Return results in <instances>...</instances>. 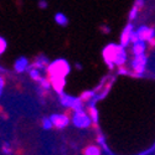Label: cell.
<instances>
[{"mask_svg":"<svg viewBox=\"0 0 155 155\" xmlns=\"http://www.w3.org/2000/svg\"><path fill=\"white\" fill-rule=\"evenodd\" d=\"M147 48H148V42H145L143 40H139V41L130 45V52L133 56L143 55V54H147Z\"/></svg>","mask_w":155,"mask_h":155,"instance_id":"obj_11","label":"cell"},{"mask_svg":"<svg viewBox=\"0 0 155 155\" xmlns=\"http://www.w3.org/2000/svg\"><path fill=\"white\" fill-rule=\"evenodd\" d=\"M2 151L4 153V155H11V153H12L11 145L9 143H4L3 147H2Z\"/></svg>","mask_w":155,"mask_h":155,"instance_id":"obj_22","label":"cell"},{"mask_svg":"<svg viewBox=\"0 0 155 155\" xmlns=\"http://www.w3.org/2000/svg\"><path fill=\"white\" fill-rule=\"evenodd\" d=\"M118 74H119V76H132L130 71H129L125 66H120V67H118Z\"/></svg>","mask_w":155,"mask_h":155,"instance_id":"obj_23","label":"cell"},{"mask_svg":"<svg viewBox=\"0 0 155 155\" xmlns=\"http://www.w3.org/2000/svg\"><path fill=\"white\" fill-rule=\"evenodd\" d=\"M41 124H42V128L45 130H50V129L54 128V124H52V120H51L50 117H46V118H42L41 120Z\"/></svg>","mask_w":155,"mask_h":155,"instance_id":"obj_20","label":"cell"},{"mask_svg":"<svg viewBox=\"0 0 155 155\" xmlns=\"http://www.w3.org/2000/svg\"><path fill=\"white\" fill-rule=\"evenodd\" d=\"M29 76H30V78L31 80H34L35 82H38V81H40L41 78H42V71H40V70H37V68H35V67H30L29 68Z\"/></svg>","mask_w":155,"mask_h":155,"instance_id":"obj_15","label":"cell"},{"mask_svg":"<svg viewBox=\"0 0 155 155\" xmlns=\"http://www.w3.org/2000/svg\"><path fill=\"white\" fill-rule=\"evenodd\" d=\"M133 5L141 10V9L144 8V5H145V0H134V4Z\"/></svg>","mask_w":155,"mask_h":155,"instance_id":"obj_26","label":"cell"},{"mask_svg":"<svg viewBox=\"0 0 155 155\" xmlns=\"http://www.w3.org/2000/svg\"><path fill=\"white\" fill-rule=\"evenodd\" d=\"M102 57L109 70H113L115 66H125V63L128 62L127 47L117 42H109L102 50Z\"/></svg>","mask_w":155,"mask_h":155,"instance_id":"obj_1","label":"cell"},{"mask_svg":"<svg viewBox=\"0 0 155 155\" xmlns=\"http://www.w3.org/2000/svg\"><path fill=\"white\" fill-rule=\"evenodd\" d=\"M135 31V25L133 21H128V24L123 28L119 37V44L123 45L124 47H129L132 45V36L133 32Z\"/></svg>","mask_w":155,"mask_h":155,"instance_id":"obj_7","label":"cell"},{"mask_svg":"<svg viewBox=\"0 0 155 155\" xmlns=\"http://www.w3.org/2000/svg\"><path fill=\"white\" fill-rule=\"evenodd\" d=\"M37 83H38V87H41L44 91H48L50 88H52V86H51V81H50V78H48V77H45V76H44L42 78L38 81Z\"/></svg>","mask_w":155,"mask_h":155,"instance_id":"obj_16","label":"cell"},{"mask_svg":"<svg viewBox=\"0 0 155 155\" xmlns=\"http://www.w3.org/2000/svg\"><path fill=\"white\" fill-rule=\"evenodd\" d=\"M37 6H38V9H41V10H46L48 8V2L47 0H38Z\"/></svg>","mask_w":155,"mask_h":155,"instance_id":"obj_25","label":"cell"},{"mask_svg":"<svg viewBox=\"0 0 155 155\" xmlns=\"http://www.w3.org/2000/svg\"><path fill=\"white\" fill-rule=\"evenodd\" d=\"M54 21L58 25V26H61V28H66V26H68V24H70L68 16L66 14H63V12H61V11H58V12H56V14H55Z\"/></svg>","mask_w":155,"mask_h":155,"instance_id":"obj_13","label":"cell"},{"mask_svg":"<svg viewBox=\"0 0 155 155\" xmlns=\"http://www.w3.org/2000/svg\"><path fill=\"white\" fill-rule=\"evenodd\" d=\"M88 114L91 115V118H92V122L94 125H98V120H99V117H98V110L97 108L93 106V107H89L88 108Z\"/></svg>","mask_w":155,"mask_h":155,"instance_id":"obj_18","label":"cell"},{"mask_svg":"<svg viewBox=\"0 0 155 155\" xmlns=\"http://www.w3.org/2000/svg\"><path fill=\"white\" fill-rule=\"evenodd\" d=\"M50 118H51V120H52L54 128H57V129H63V128H66L67 125H70V123H71V117L67 115L66 113L51 114Z\"/></svg>","mask_w":155,"mask_h":155,"instance_id":"obj_8","label":"cell"},{"mask_svg":"<svg viewBox=\"0 0 155 155\" xmlns=\"http://www.w3.org/2000/svg\"><path fill=\"white\" fill-rule=\"evenodd\" d=\"M46 72L48 77H64L66 78L71 72V64L66 58H55L54 61H50Z\"/></svg>","mask_w":155,"mask_h":155,"instance_id":"obj_2","label":"cell"},{"mask_svg":"<svg viewBox=\"0 0 155 155\" xmlns=\"http://www.w3.org/2000/svg\"><path fill=\"white\" fill-rule=\"evenodd\" d=\"M101 31H102L103 34L108 35V34H110V28L108 26L107 24H104V25H101Z\"/></svg>","mask_w":155,"mask_h":155,"instance_id":"obj_28","label":"cell"},{"mask_svg":"<svg viewBox=\"0 0 155 155\" xmlns=\"http://www.w3.org/2000/svg\"><path fill=\"white\" fill-rule=\"evenodd\" d=\"M72 115H71V123L78 129H87L89 128L93 122L91 115L88 114V112H86L84 109H80V110H72Z\"/></svg>","mask_w":155,"mask_h":155,"instance_id":"obj_3","label":"cell"},{"mask_svg":"<svg viewBox=\"0 0 155 155\" xmlns=\"http://www.w3.org/2000/svg\"><path fill=\"white\" fill-rule=\"evenodd\" d=\"M12 67H14V71L16 73H24V72L29 71V68L31 67V63H30V61H29L28 57L20 56V57H18L15 60L14 66H12Z\"/></svg>","mask_w":155,"mask_h":155,"instance_id":"obj_9","label":"cell"},{"mask_svg":"<svg viewBox=\"0 0 155 155\" xmlns=\"http://www.w3.org/2000/svg\"><path fill=\"white\" fill-rule=\"evenodd\" d=\"M58 99H60V104L64 108H70L72 110L84 109V102L81 99V97H74L63 92L58 94Z\"/></svg>","mask_w":155,"mask_h":155,"instance_id":"obj_4","label":"cell"},{"mask_svg":"<svg viewBox=\"0 0 155 155\" xmlns=\"http://www.w3.org/2000/svg\"><path fill=\"white\" fill-rule=\"evenodd\" d=\"M80 97L83 102H89L96 97V91H84Z\"/></svg>","mask_w":155,"mask_h":155,"instance_id":"obj_19","label":"cell"},{"mask_svg":"<svg viewBox=\"0 0 155 155\" xmlns=\"http://www.w3.org/2000/svg\"><path fill=\"white\" fill-rule=\"evenodd\" d=\"M4 88H5V78H4L3 74H0V96L3 94Z\"/></svg>","mask_w":155,"mask_h":155,"instance_id":"obj_27","label":"cell"},{"mask_svg":"<svg viewBox=\"0 0 155 155\" xmlns=\"http://www.w3.org/2000/svg\"><path fill=\"white\" fill-rule=\"evenodd\" d=\"M83 155H102V150L98 145H88L83 149Z\"/></svg>","mask_w":155,"mask_h":155,"instance_id":"obj_14","label":"cell"},{"mask_svg":"<svg viewBox=\"0 0 155 155\" xmlns=\"http://www.w3.org/2000/svg\"><path fill=\"white\" fill-rule=\"evenodd\" d=\"M74 68L78 70V71H81V70H82V64H81L80 62H76V63H74Z\"/></svg>","mask_w":155,"mask_h":155,"instance_id":"obj_29","label":"cell"},{"mask_svg":"<svg viewBox=\"0 0 155 155\" xmlns=\"http://www.w3.org/2000/svg\"><path fill=\"white\" fill-rule=\"evenodd\" d=\"M48 63H50V60L47 58V56L40 55V56H37L35 58V61L32 62L31 66L35 67V68H37V70H40V71H46Z\"/></svg>","mask_w":155,"mask_h":155,"instance_id":"obj_12","label":"cell"},{"mask_svg":"<svg viewBox=\"0 0 155 155\" xmlns=\"http://www.w3.org/2000/svg\"><path fill=\"white\" fill-rule=\"evenodd\" d=\"M6 47H8L6 40H5L3 36H0V56H2L5 52V51H6Z\"/></svg>","mask_w":155,"mask_h":155,"instance_id":"obj_21","label":"cell"},{"mask_svg":"<svg viewBox=\"0 0 155 155\" xmlns=\"http://www.w3.org/2000/svg\"><path fill=\"white\" fill-rule=\"evenodd\" d=\"M139 11H140V9H138L137 6H132V9L129 10V12H128V20L129 21H135L137 19H138V16H139Z\"/></svg>","mask_w":155,"mask_h":155,"instance_id":"obj_17","label":"cell"},{"mask_svg":"<svg viewBox=\"0 0 155 155\" xmlns=\"http://www.w3.org/2000/svg\"><path fill=\"white\" fill-rule=\"evenodd\" d=\"M97 141H98V144H99V145H102L103 148H104V149L108 151V149H107V144H106V139H104V137H103V134H99V135L97 137Z\"/></svg>","mask_w":155,"mask_h":155,"instance_id":"obj_24","label":"cell"},{"mask_svg":"<svg viewBox=\"0 0 155 155\" xmlns=\"http://www.w3.org/2000/svg\"><path fill=\"white\" fill-rule=\"evenodd\" d=\"M148 55L143 54V55H138L134 56L133 60L130 61V68L134 72L135 77H141L145 71H147V66H148Z\"/></svg>","mask_w":155,"mask_h":155,"instance_id":"obj_5","label":"cell"},{"mask_svg":"<svg viewBox=\"0 0 155 155\" xmlns=\"http://www.w3.org/2000/svg\"><path fill=\"white\" fill-rule=\"evenodd\" d=\"M140 40L148 42L150 46H155V28H150L148 25H140L135 29Z\"/></svg>","mask_w":155,"mask_h":155,"instance_id":"obj_6","label":"cell"},{"mask_svg":"<svg viewBox=\"0 0 155 155\" xmlns=\"http://www.w3.org/2000/svg\"><path fill=\"white\" fill-rule=\"evenodd\" d=\"M51 81V86H52L54 91L57 94L63 93L64 91V86H66V78L64 77H48Z\"/></svg>","mask_w":155,"mask_h":155,"instance_id":"obj_10","label":"cell"}]
</instances>
